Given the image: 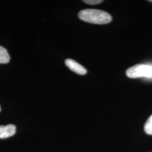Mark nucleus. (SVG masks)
<instances>
[{"instance_id":"1","label":"nucleus","mask_w":152,"mask_h":152,"mask_svg":"<svg viewBox=\"0 0 152 152\" xmlns=\"http://www.w3.org/2000/svg\"><path fill=\"white\" fill-rule=\"evenodd\" d=\"M79 18L84 22L97 24H105L112 21L111 15L105 11L97 9H85L78 13Z\"/></svg>"},{"instance_id":"2","label":"nucleus","mask_w":152,"mask_h":152,"mask_svg":"<svg viewBox=\"0 0 152 152\" xmlns=\"http://www.w3.org/2000/svg\"><path fill=\"white\" fill-rule=\"evenodd\" d=\"M126 75L130 78H137L139 77H152V65L136 64L127 69Z\"/></svg>"},{"instance_id":"3","label":"nucleus","mask_w":152,"mask_h":152,"mask_svg":"<svg viewBox=\"0 0 152 152\" xmlns=\"http://www.w3.org/2000/svg\"><path fill=\"white\" fill-rule=\"evenodd\" d=\"M65 64L71 71H73L78 75H85L87 73V69L75 60L67 59L65 60Z\"/></svg>"},{"instance_id":"4","label":"nucleus","mask_w":152,"mask_h":152,"mask_svg":"<svg viewBox=\"0 0 152 152\" xmlns=\"http://www.w3.org/2000/svg\"><path fill=\"white\" fill-rule=\"evenodd\" d=\"M16 132L15 126L12 124L0 126V139H6L13 136Z\"/></svg>"},{"instance_id":"5","label":"nucleus","mask_w":152,"mask_h":152,"mask_svg":"<svg viewBox=\"0 0 152 152\" xmlns=\"http://www.w3.org/2000/svg\"><path fill=\"white\" fill-rule=\"evenodd\" d=\"M10 59V56L7 50L0 46V64L8 63Z\"/></svg>"},{"instance_id":"6","label":"nucleus","mask_w":152,"mask_h":152,"mask_svg":"<svg viewBox=\"0 0 152 152\" xmlns=\"http://www.w3.org/2000/svg\"><path fill=\"white\" fill-rule=\"evenodd\" d=\"M144 131L148 135H152V115H151L144 125Z\"/></svg>"},{"instance_id":"7","label":"nucleus","mask_w":152,"mask_h":152,"mask_svg":"<svg viewBox=\"0 0 152 152\" xmlns=\"http://www.w3.org/2000/svg\"><path fill=\"white\" fill-rule=\"evenodd\" d=\"M83 2L90 5H97L103 2L102 0H84Z\"/></svg>"},{"instance_id":"8","label":"nucleus","mask_w":152,"mask_h":152,"mask_svg":"<svg viewBox=\"0 0 152 152\" xmlns=\"http://www.w3.org/2000/svg\"><path fill=\"white\" fill-rule=\"evenodd\" d=\"M0 111H1V107H0Z\"/></svg>"}]
</instances>
